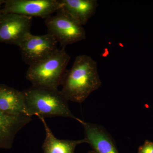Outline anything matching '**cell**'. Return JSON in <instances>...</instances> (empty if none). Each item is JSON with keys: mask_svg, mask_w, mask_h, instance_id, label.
Listing matches in <instances>:
<instances>
[{"mask_svg": "<svg viewBox=\"0 0 153 153\" xmlns=\"http://www.w3.org/2000/svg\"><path fill=\"white\" fill-rule=\"evenodd\" d=\"M56 13L55 16L46 18L45 23L48 34L62 47L85 39V30L78 21L61 8Z\"/></svg>", "mask_w": 153, "mask_h": 153, "instance_id": "obj_4", "label": "cell"}, {"mask_svg": "<svg viewBox=\"0 0 153 153\" xmlns=\"http://www.w3.org/2000/svg\"><path fill=\"white\" fill-rule=\"evenodd\" d=\"M38 118L42 121L46 133L42 146L44 153H75L76 146L86 143L85 138L76 140L58 139L49 128L44 118Z\"/></svg>", "mask_w": 153, "mask_h": 153, "instance_id": "obj_12", "label": "cell"}, {"mask_svg": "<svg viewBox=\"0 0 153 153\" xmlns=\"http://www.w3.org/2000/svg\"><path fill=\"white\" fill-rule=\"evenodd\" d=\"M61 8L82 25H86L95 14L97 0H60Z\"/></svg>", "mask_w": 153, "mask_h": 153, "instance_id": "obj_11", "label": "cell"}, {"mask_svg": "<svg viewBox=\"0 0 153 153\" xmlns=\"http://www.w3.org/2000/svg\"><path fill=\"white\" fill-rule=\"evenodd\" d=\"M31 120L27 116L10 115L0 111V149H11L17 133Z\"/></svg>", "mask_w": 153, "mask_h": 153, "instance_id": "obj_9", "label": "cell"}, {"mask_svg": "<svg viewBox=\"0 0 153 153\" xmlns=\"http://www.w3.org/2000/svg\"><path fill=\"white\" fill-rule=\"evenodd\" d=\"M137 153H153V142L145 141L144 143L139 147Z\"/></svg>", "mask_w": 153, "mask_h": 153, "instance_id": "obj_13", "label": "cell"}, {"mask_svg": "<svg viewBox=\"0 0 153 153\" xmlns=\"http://www.w3.org/2000/svg\"><path fill=\"white\" fill-rule=\"evenodd\" d=\"M86 143L97 153H119L112 136L101 126L82 120Z\"/></svg>", "mask_w": 153, "mask_h": 153, "instance_id": "obj_8", "label": "cell"}, {"mask_svg": "<svg viewBox=\"0 0 153 153\" xmlns=\"http://www.w3.org/2000/svg\"><path fill=\"white\" fill-rule=\"evenodd\" d=\"M61 8L60 0H6L1 13L45 19Z\"/></svg>", "mask_w": 153, "mask_h": 153, "instance_id": "obj_6", "label": "cell"}, {"mask_svg": "<svg viewBox=\"0 0 153 153\" xmlns=\"http://www.w3.org/2000/svg\"><path fill=\"white\" fill-rule=\"evenodd\" d=\"M87 153H97L95 151H94L93 150H91L88 151V152Z\"/></svg>", "mask_w": 153, "mask_h": 153, "instance_id": "obj_15", "label": "cell"}, {"mask_svg": "<svg viewBox=\"0 0 153 153\" xmlns=\"http://www.w3.org/2000/svg\"><path fill=\"white\" fill-rule=\"evenodd\" d=\"M61 84V92L68 101L82 103L101 85L96 62L88 55H78Z\"/></svg>", "mask_w": 153, "mask_h": 153, "instance_id": "obj_1", "label": "cell"}, {"mask_svg": "<svg viewBox=\"0 0 153 153\" xmlns=\"http://www.w3.org/2000/svg\"><path fill=\"white\" fill-rule=\"evenodd\" d=\"M58 42L50 34L35 36L31 33L19 44L22 58L30 66L52 55L59 49Z\"/></svg>", "mask_w": 153, "mask_h": 153, "instance_id": "obj_5", "label": "cell"}, {"mask_svg": "<svg viewBox=\"0 0 153 153\" xmlns=\"http://www.w3.org/2000/svg\"><path fill=\"white\" fill-rule=\"evenodd\" d=\"M25 94L28 116L38 117L70 118L80 123L82 120L74 116L68 106V100L61 91L32 85L23 91Z\"/></svg>", "mask_w": 153, "mask_h": 153, "instance_id": "obj_2", "label": "cell"}, {"mask_svg": "<svg viewBox=\"0 0 153 153\" xmlns=\"http://www.w3.org/2000/svg\"><path fill=\"white\" fill-rule=\"evenodd\" d=\"M0 111L10 115L28 116L23 91L0 84Z\"/></svg>", "mask_w": 153, "mask_h": 153, "instance_id": "obj_10", "label": "cell"}, {"mask_svg": "<svg viewBox=\"0 0 153 153\" xmlns=\"http://www.w3.org/2000/svg\"><path fill=\"white\" fill-rule=\"evenodd\" d=\"M4 0H0V13L1 12L2 10V9H1V5L3 4H4Z\"/></svg>", "mask_w": 153, "mask_h": 153, "instance_id": "obj_14", "label": "cell"}, {"mask_svg": "<svg viewBox=\"0 0 153 153\" xmlns=\"http://www.w3.org/2000/svg\"><path fill=\"white\" fill-rule=\"evenodd\" d=\"M33 18L19 14L0 13V43L19 47L30 33Z\"/></svg>", "mask_w": 153, "mask_h": 153, "instance_id": "obj_7", "label": "cell"}, {"mask_svg": "<svg viewBox=\"0 0 153 153\" xmlns=\"http://www.w3.org/2000/svg\"><path fill=\"white\" fill-rule=\"evenodd\" d=\"M70 59L65 47H62L52 55L30 65L26 78L33 86L58 89Z\"/></svg>", "mask_w": 153, "mask_h": 153, "instance_id": "obj_3", "label": "cell"}]
</instances>
